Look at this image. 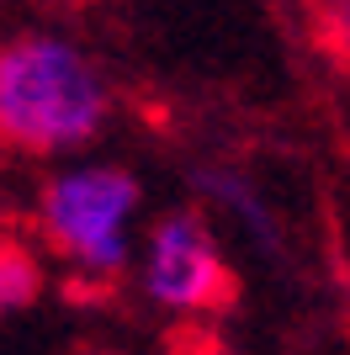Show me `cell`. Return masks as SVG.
<instances>
[{
  "instance_id": "1",
  "label": "cell",
  "mask_w": 350,
  "mask_h": 355,
  "mask_svg": "<svg viewBox=\"0 0 350 355\" xmlns=\"http://www.w3.org/2000/svg\"><path fill=\"white\" fill-rule=\"evenodd\" d=\"M101 69L64 37H16L0 48V148L64 154L106 128Z\"/></svg>"
},
{
  "instance_id": "2",
  "label": "cell",
  "mask_w": 350,
  "mask_h": 355,
  "mask_svg": "<svg viewBox=\"0 0 350 355\" xmlns=\"http://www.w3.org/2000/svg\"><path fill=\"white\" fill-rule=\"evenodd\" d=\"M144 186L122 164H74L58 170L38 196L43 244L90 282H117L133 260V218Z\"/></svg>"
},
{
  "instance_id": "3",
  "label": "cell",
  "mask_w": 350,
  "mask_h": 355,
  "mask_svg": "<svg viewBox=\"0 0 350 355\" xmlns=\"http://www.w3.org/2000/svg\"><path fill=\"white\" fill-rule=\"evenodd\" d=\"M138 282L149 302L170 313H218L233 302V270L223 254L212 218L197 207H170L144 234L138 254Z\"/></svg>"
},
{
  "instance_id": "4",
  "label": "cell",
  "mask_w": 350,
  "mask_h": 355,
  "mask_svg": "<svg viewBox=\"0 0 350 355\" xmlns=\"http://www.w3.org/2000/svg\"><path fill=\"white\" fill-rule=\"evenodd\" d=\"M197 191H202L218 212H228V218L244 228L249 250H260L265 260H281L287 239H281L276 212L265 207V196L255 191V186H249L239 170H228V164H202V170H197Z\"/></svg>"
},
{
  "instance_id": "5",
  "label": "cell",
  "mask_w": 350,
  "mask_h": 355,
  "mask_svg": "<svg viewBox=\"0 0 350 355\" xmlns=\"http://www.w3.org/2000/svg\"><path fill=\"white\" fill-rule=\"evenodd\" d=\"M43 297V260L22 244V239L0 234V324L27 313Z\"/></svg>"
},
{
  "instance_id": "6",
  "label": "cell",
  "mask_w": 350,
  "mask_h": 355,
  "mask_svg": "<svg viewBox=\"0 0 350 355\" xmlns=\"http://www.w3.org/2000/svg\"><path fill=\"white\" fill-rule=\"evenodd\" d=\"M319 27H324V43L340 59H350V0H319Z\"/></svg>"
}]
</instances>
